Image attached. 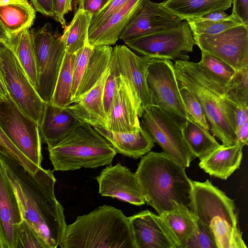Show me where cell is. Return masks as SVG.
<instances>
[{
	"label": "cell",
	"mask_w": 248,
	"mask_h": 248,
	"mask_svg": "<svg viewBox=\"0 0 248 248\" xmlns=\"http://www.w3.org/2000/svg\"><path fill=\"white\" fill-rule=\"evenodd\" d=\"M127 0H109L105 6L92 17L89 30H93L103 24Z\"/></svg>",
	"instance_id": "obj_42"
},
{
	"label": "cell",
	"mask_w": 248,
	"mask_h": 248,
	"mask_svg": "<svg viewBox=\"0 0 248 248\" xmlns=\"http://www.w3.org/2000/svg\"><path fill=\"white\" fill-rule=\"evenodd\" d=\"M23 220L16 193L0 162V233L7 248H16V229Z\"/></svg>",
	"instance_id": "obj_19"
},
{
	"label": "cell",
	"mask_w": 248,
	"mask_h": 248,
	"mask_svg": "<svg viewBox=\"0 0 248 248\" xmlns=\"http://www.w3.org/2000/svg\"><path fill=\"white\" fill-rule=\"evenodd\" d=\"M109 0H79L78 8L91 14L93 17L100 11Z\"/></svg>",
	"instance_id": "obj_45"
},
{
	"label": "cell",
	"mask_w": 248,
	"mask_h": 248,
	"mask_svg": "<svg viewBox=\"0 0 248 248\" xmlns=\"http://www.w3.org/2000/svg\"><path fill=\"white\" fill-rule=\"evenodd\" d=\"M93 46L90 45L89 40L84 46L76 53V58L73 69V83L72 88V103L74 100L85 67L89 60Z\"/></svg>",
	"instance_id": "obj_38"
},
{
	"label": "cell",
	"mask_w": 248,
	"mask_h": 248,
	"mask_svg": "<svg viewBox=\"0 0 248 248\" xmlns=\"http://www.w3.org/2000/svg\"><path fill=\"white\" fill-rule=\"evenodd\" d=\"M173 237L177 248H186L196 231L197 220L187 207L174 202L173 209L159 215Z\"/></svg>",
	"instance_id": "obj_26"
},
{
	"label": "cell",
	"mask_w": 248,
	"mask_h": 248,
	"mask_svg": "<svg viewBox=\"0 0 248 248\" xmlns=\"http://www.w3.org/2000/svg\"><path fill=\"white\" fill-rule=\"evenodd\" d=\"M181 130L189 151L194 156L198 157L200 160L220 145L209 130L188 117Z\"/></svg>",
	"instance_id": "obj_29"
},
{
	"label": "cell",
	"mask_w": 248,
	"mask_h": 248,
	"mask_svg": "<svg viewBox=\"0 0 248 248\" xmlns=\"http://www.w3.org/2000/svg\"><path fill=\"white\" fill-rule=\"evenodd\" d=\"M16 248H46L35 230L24 219L16 229Z\"/></svg>",
	"instance_id": "obj_39"
},
{
	"label": "cell",
	"mask_w": 248,
	"mask_h": 248,
	"mask_svg": "<svg viewBox=\"0 0 248 248\" xmlns=\"http://www.w3.org/2000/svg\"><path fill=\"white\" fill-rule=\"evenodd\" d=\"M0 248H7L0 233Z\"/></svg>",
	"instance_id": "obj_52"
},
{
	"label": "cell",
	"mask_w": 248,
	"mask_h": 248,
	"mask_svg": "<svg viewBox=\"0 0 248 248\" xmlns=\"http://www.w3.org/2000/svg\"><path fill=\"white\" fill-rule=\"evenodd\" d=\"M30 33L37 72L35 90L45 102H49L65 53L62 36L53 32L49 23Z\"/></svg>",
	"instance_id": "obj_7"
},
{
	"label": "cell",
	"mask_w": 248,
	"mask_h": 248,
	"mask_svg": "<svg viewBox=\"0 0 248 248\" xmlns=\"http://www.w3.org/2000/svg\"><path fill=\"white\" fill-rule=\"evenodd\" d=\"M119 74L110 64V72L106 79L103 92V104L107 117L111 107L119 83Z\"/></svg>",
	"instance_id": "obj_41"
},
{
	"label": "cell",
	"mask_w": 248,
	"mask_h": 248,
	"mask_svg": "<svg viewBox=\"0 0 248 248\" xmlns=\"http://www.w3.org/2000/svg\"><path fill=\"white\" fill-rule=\"evenodd\" d=\"M78 121L67 107H61L50 102H45L39 130L41 140L49 149L55 146L73 129Z\"/></svg>",
	"instance_id": "obj_21"
},
{
	"label": "cell",
	"mask_w": 248,
	"mask_h": 248,
	"mask_svg": "<svg viewBox=\"0 0 248 248\" xmlns=\"http://www.w3.org/2000/svg\"><path fill=\"white\" fill-rule=\"evenodd\" d=\"M61 248H136L128 217L110 205L100 206L67 225Z\"/></svg>",
	"instance_id": "obj_3"
},
{
	"label": "cell",
	"mask_w": 248,
	"mask_h": 248,
	"mask_svg": "<svg viewBox=\"0 0 248 248\" xmlns=\"http://www.w3.org/2000/svg\"><path fill=\"white\" fill-rule=\"evenodd\" d=\"M11 36L9 35L0 25V44L7 46L9 44Z\"/></svg>",
	"instance_id": "obj_50"
},
{
	"label": "cell",
	"mask_w": 248,
	"mask_h": 248,
	"mask_svg": "<svg viewBox=\"0 0 248 248\" xmlns=\"http://www.w3.org/2000/svg\"><path fill=\"white\" fill-rule=\"evenodd\" d=\"M145 0H127L103 24L89 31V42L93 46L113 45Z\"/></svg>",
	"instance_id": "obj_20"
},
{
	"label": "cell",
	"mask_w": 248,
	"mask_h": 248,
	"mask_svg": "<svg viewBox=\"0 0 248 248\" xmlns=\"http://www.w3.org/2000/svg\"><path fill=\"white\" fill-rule=\"evenodd\" d=\"M202 52L226 62L236 71L248 65V26L241 24L218 34L193 36Z\"/></svg>",
	"instance_id": "obj_13"
},
{
	"label": "cell",
	"mask_w": 248,
	"mask_h": 248,
	"mask_svg": "<svg viewBox=\"0 0 248 248\" xmlns=\"http://www.w3.org/2000/svg\"><path fill=\"white\" fill-rule=\"evenodd\" d=\"M232 104L236 131L245 123L248 122V108L241 107L233 103H232Z\"/></svg>",
	"instance_id": "obj_46"
},
{
	"label": "cell",
	"mask_w": 248,
	"mask_h": 248,
	"mask_svg": "<svg viewBox=\"0 0 248 248\" xmlns=\"http://www.w3.org/2000/svg\"><path fill=\"white\" fill-rule=\"evenodd\" d=\"M110 72V65L96 84L67 107L77 120L92 126L106 127L107 117L103 104L105 82Z\"/></svg>",
	"instance_id": "obj_22"
},
{
	"label": "cell",
	"mask_w": 248,
	"mask_h": 248,
	"mask_svg": "<svg viewBox=\"0 0 248 248\" xmlns=\"http://www.w3.org/2000/svg\"><path fill=\"white\" fill-rule=\"evenodd\" d=\"M148 59L137 55L126 46L117 45L113 48L110 63L116 73L129 81L139 101L142 114L153 105L147 80Z\"/></svg>",
	"instance_id": "obj_14"
},
{
	"label": "cell",
	"mask_w": 248,
	"mask_h": 248,
	"mask_svg": "<svg viewBox=\"0 0 248 248\" xmlns=\"http://www.w3.org/2000/svg\"><path fill=\"white\" fill-rule=\"evenodd\" d=\"M9 95L6 89L4 81L0 71V99H4L7 98Z\"/></svg>",
	"instance_id": "obj_51"
},
{
	"label": "cell",
	"mask_w": 248,
	"mask_h": 248,
	"mask_svg": "<svg viewBox=\"0 0 248 248\" xmlns=\"http://www.w3.org/2000/svg\"><path fill=\"white\" fill-rule=\"evenodd\" d=\"M140 127L154 142L185 168L190 166L194 156L189 151L181 129L158 107L151 105L142 114Z\"/></svg>",
	"instance_id": "obj_12"
},
{
	"label": "cell",
	"mask_w": 248,
	"mask_h": 248,
	"mask_svg": "<svg viewBox=\"0 0 248 248\" xmlns=\"http://www.w3.org/2000/svg\"><path fill=\"white\" fill-rule=\"evenodd\" d=\"M198 64L206 77L224 92L229 85L236 70L219 59L202 52Z\"/></svg>",
	"instance_id": "obj_33"
},
{
	"label": "cell",
	"mask_w": 248,
	"mask_h": 248,
	"mask_svg": "<svg viewBox=\"0 0 248 248\" xmlns=\"http://www.w3.org/2000/svg\"><path fill=\"white\" fill-rule=\"evenodd\" d=\"M114 148L117 153L134 159L150 152L154 142L149 134L140 128L132 132H114L100 126H93Z\"/></svg>",
	"instance_id": "obj_23"
},
{
	"label": "cell",
	"mask_w": 248,
	"mask_h": 248,
	"mask_svg": "<svg viewBox=\"0 0 248 248\" xmlns=\"http://www.w3.org/2000/svg\"><path fill=\"white\" fill-rule=\"evenodd\" d=\"M232 0H165L161 2L168 11L184 20L199 18L210 12L225 11Z\"/></svg>",
	"instance_id": "obj_27"
},
{
	"label": "cell",
	"mask_w": 248,
	"mask_h": 248,
	"mask_svg": "<svg viewBox=\"0 0 248 248\" xmlns=\"http://www.w3.org/2000/svg\"><path fill=\"white\" fill-rule=\"evenodd\" d=\"M0 162L14 188L23 219L46 248L59 247L67 224L64 209L55 195L53 171L41 168L33 173L0 153Z\"/></svg>",
	"instance_id": "obj_1"
},
{
	"label": "cell",
	"mask_w": 248,
	"mask_h": 248,
	"mask_svg": "<svg viewBox=\"0 0 248 248\" xmlns=\"http://www.w3.org/2000/svg\"><path fill=\"white\" fill-rule=\"evenodd\" d=\"M193 35L218 34L230 28L241 24L238 19L232 14L223 19L211 21L201 18H187Z\"/></svg>",
	"instance_id": "obj_34"
},
{
	"label": "cell",
	"mask_w": 248,
	"mask_h": 248,
	"mask_svg": "<svg viewBox=\"0 0 248 248\" xmlns=\"http://www.w3.org/2000/svg\"><path fill=\"white\" fill-rule=\"evenodd\" d=\"M224 97L232 103L248 108V65L236 71Z\"/></svg>",
	"instance_id": "obj_35"
},
{
	"label": "cell",
	"mask_w": 248,
	"mask_h": 248,
	"mask_svg": "<svg viewBox=\"0 0 248 248\" xmlns=\"http://www.w3.org/2000/svg\"><path fill=\"white\" fill-rule=\"evenodd\" d=\"M228 16L224 11H218L209 13L199 18L208 20L217 21L225 19Z\"/></svg>",
	"instance_id": "obj_49"
},
{
	"label": "cell",
	"mask_w": 248,
	"mask_h": 248,
	"mask_svg": "<svg viewBox=\"0 0 248 248\" xmlns=\"http://www.w3.org/2000/svg\"><path fill=\"white\" fill-rule=\"evenodd\" d=\"M142 113L139 101L129 81L119 74L116 94L107 116L106 128L114 132H132L140 129Z\"/></svg>",
	"instance_id": "obj_16"
},
{
	"label": "cell",
	"mask_w": 248,
	"mask_h": 248,
	"mask_svg": "<svg viewBox=\"0 0 248 248\" xmlns=\"http://www.w3.org/2000/svg\"><path fill=\"white\" fill-rule=\"evenodd\" d=\"M0 126L20 152L38 167H42L39 124L22 111L10 96L0 99Z\"/></svg>",
	"instance_id": "obj_10"
},
{
	"label": "cell",
	"mask_w": 248,
	"mask_h": 248,
	"mask_svg": "<svg viewBox=\"0 0 248 248\" xmlns=\"http://www.w3.org/2000/svg\"><path fill=\"white\" fill-rule=\"evenodd\" d=\"M76 55L65 52L50 102L67 107L72 103L73 74Z\"/></svg>",
	"instance_id": "obj_32"
},
{
	"label": "cell",
	"mask_w": 248,
	"mask_h": 248,
	"mask_svg": "<svg viewBox=\"0 0 248 248\" xmlns=\"http://www.w3.org/2000/svg\"><path fill=\"white\" fill-rule=\"evenodd\" d=\"M93 16L88 12L78 9L62 36L65 52L74 54L88 41V33Z\"/></svg>",
	"instance_id": "obj_30"
},
{
	"label": "cell",
	"mask_w": 248,
	"mask_h": 248,
	"mask_svg": "<svg viewBox=\"0 0 248 248\" xmlns=\"http://www.w3.org/2000/svg\"><path fill=\"white\" fill-rule=\"evenodd\" d=\"M95 179L98 192L102 196L116 198L137 206L145 203L135 173L120 163L108 165Z\"/></svg>",
	"instance_id": "obj_15"
},
{
	"label": "cell",
	"mask_w": 248,
	"mask_h": 248,
	"mask_svg": "<svg viewBox=\"0 0 248 248\" xmlns=\"http://www.w3.org/2000/svg\"><path fill=\"white\" fill-rule=\"evenodd\" d=\"M125 44L141 56L150 58L188 61L187 53L195 45L187 22L128 41Z\"/></svg>",
	"instance_id": "obj_9"
},
{
	"label": "cell",
	"mask_w": 248,
	"mask_h": 248,
	"mask_svg": "<svg viewBox=\"0 0 248 248\" xmlns=\"http://www.w3.org/2000/svg\"><path fill=\"white\" fill-rule=\"evenodd\" d=\"M112 50L113 48L109 46H93L73 102L92 88L108 69Z\"/></svg>",
	"instance_id": "obj_28"
},
{
	"label": "cell",
	"mask_w": 248,
	"mask_h": 248,
	"mask_svg": "<svg viewBox=\"0 0 248 248\" xmlns=\"http://www.w3.org/2000/svg\"><path fill=\"white\" fill-rule=\"evenodd\" d=\"M79 0H53V18L63 28L65 27V15L76 7Z\"/></svg>",
	"instance_id": "obj_43"
},
{
	"label": "cell",
	"mask_w": 248,
	"mask_h": 248,
	"mask_svg": "<svg viewBox=\"0 0 248 248\" xmlns=\"http://www.w3.org/2000/svg\"><path fill=\"white\" fill-rule=\"evenodd\" d=\"M237 142L243 147L248 144V122L245 123L235 131Z\"/></svg>",
	"instance_id": "obj_48"
},
{
	"label": "cell",
	"mask_w": 248,
	"mask_h": 248,
	"mask_svg": "<svg viewBox=\"0 0 248 248\" xmlns=\"http://www.w3.org/2000/svg\"><path fill=\"white\" fill-rule=\"evenodd\" d=\"M243 146L238 142L227 146L220 145L208 155L200 160V167L211 176L226 180L239 169Z\"/></svg>",
	"instance_id": "obj_24"
},
{
	"label": "cell",
	"mask_w": 248,
	"mask_h": 248,
	"mask_svg": "<svg viewBox=\"0 0 248 248\" xmlns=\"http://www.w3.org/2000/svg\"><path fill=\"white\" fill-rule=\"evenodd\" d=\"M190 211L214 239L217 248H247L233 200L209 180H191Z\"/></svg>",
	"instance_id": "obj_4"
},
{
	"label": "cell",
	"mask_w": 248,
	"mask_h": 248,
	"mask_svg": "<svg viewBox=\"0 0 248 248\" xmlns=\"http://www.w3.org/2000/svg\"><path fill=\"white\" fill-rule=\"evenodd\" d=\"M232 13L241 24L248 26V0H232Z\"/></svg>",
	"instance_id": "obj_44"
},
{
	"label": "cell",
	"mask_w": 248,
	"mask_h": 248,
	"mask_svg": "<svg viewBox=\"0 0 248 248\" xmlns=\"http://www.w3.org/2000/svg\"><path fill=\"white\" fill-rule=\"evenodd\" d=\"M0 153L14 159L33 173L40 168L26 157L10 140L0 126Z\"/></svg>",
	"instance_id": "obj_37"
},
{
	"label": "cell",
	"mask_w": 248,
	"mask_h": 248,
	"mask_svg": "<svg viewBox=\"0 0 248 248\" xmlns=\"http://www.w3.org/2000/svg\"><path fill=\"white\" fill-rule=\"evenodd\" d=\"M185 169L164 152L141 157L135 174L145 202L159 215L173 209L174 202L190 209L192 186Z\"/></svg>",
	"instance_id": "obj_2"
},
{
	"label": "cell",
	"mask_w": 248,
	"mask_h": 248,
	"mask_svg": "<svg viewBox=\"0 0 248 248\" xmlns=\"http://www.w3.org/2000/svg\"><path fill=\"white\" fill-rule=\"evenodd\" d=\"M152 105L158 107L181 129L188 116L180 93L174 63L169 59H148L147 77Z\"/></svg>",
	"instance_id": "obj_8"
},
{
	"label": "cell",
	"mask_w": 248,
	"mask_h": 248,
	"mask_svg": "<svg viewBox=\"0 0 248 248\" xmlns=\"http://www.w3.org/2000/svg\"><path fill=\"white\" fill-rule=\"evenodd\" d=\"M35 9L44 16L53 17V0H30Z\"/></svg>",
	"instance_id": "obj_47"
},
{
	"label": "cell",
	"mask_w": 248,
	"mask_h": 248,
	"mask_svg": "<svg viewBox=\"0 0 248 248\" xmlns=\"http://www.w3.org/2000/svg\"><path fill=\"white\" fill-rule=\"evenodd\" d=\"M35 12L27 0H0V25L10 36L29 29Z\"/></svg>",
	"instance_id": "obj_25"
},
{
	"label": "cell",
	"mask_w": 248,
	"mask_h": 248,
	"mask_svg": "<svg viewBox=\"0 0 248 248\" xmlns=\"http://www.w3.org/2000/svg\"><path fill=\"white\" fill-rule=\"evenodd\" d=\"M184 20L166 10L161 3L145 0L122 32L124 43L137 37L174 27Z\"/></svg>",
	"instance_id": "obj_17"
},
{
	"label": "cell",
	"mask_w": 248,
	"mask_h": 248,
	"mask_svg": "<svg viewBox=\"0 0 248 248\" xmlns=\"http://www.w3.org/2000/svg\"><path fill=\"white\" fill-rule=\"evenodd\" d=\"M6 46L16 56L35 89L37 85L36 63L29 30L11 36L9 44Z\"/></svg>",
	"instance_id": "obj_31"
},
{
	"label": "cell",
	"mask_w": 248,
	"mask_h": 248,
	"mask_svg": "<svg viewBox=\"0 0 248 248\" xmlns=\"http://www.w3.org/2000/svg\"><path fill=\"white\" fill-rule=\"evenodd\" d=\"M128 219L136 248H177L159 215L146 210Z\"/></svg>",
	"instance_id": "obj_18"
},
{
	"label": "cell",
	"mask_w": 248,
	"mask_h": 248,
	"mask_svg": "<svg viewBox=\"0 0 248 248\" xmlns=\"http://www.w3.org/2000/svg\"><path fill=\"white\" fill-rule=\"evenodd\" d=\"M0 71L11 99L39 125L45 102L31 84L13 52L2 44H0Z\"/></svg>",
	"instance_id": "obj_11"
},
{
	"label": "cell",
	"mask_w": 248,
	"mask_h": 248,
	"mask_svg": "<svg viewBox=\"0 0 248 248\" xmlns=\"http://www.w3.org/2000/svg\"><path fill=\"white\" fill-rule=\"evenodd\" d=\"M186 248H217L208 231L197 221L195 232L188 240Z\"/></svg>",
	"instance_id": "obj_40"
},
{
	"label": "cell",
	"mask_w": 248,
	"mask_h": 248,
	"mask_svg": "<svg viewBox=\"0 0 248 248\" xmlns=\"http://www.w3.org/2000/svg\"><path fill=\"white\" fill-rule=\"evenodd\" d=\"M178 83L188 117L209 131V124L199 101L186 87L181 83Z\"/></svg>",
	"instance_id": "obj_36"
},
{
	"label": "cell",
	"mask_w": 248,
	"mask_h": 248,
	"mask_svg": "<svg viewBox=\"0 0 248 248\" xmlns=\"http://www.w3.org/2000/svg\"><path fill=\"white\" fill-rule=\"evenodd\" d=\"M175 76L201 104L209 126V131L231 146L237 142L232 104L224 97V92L211 82L200 68L198 63L176 60Z\"/></svg>",
	"instance_id": "obj_5"
},
{
	"label": "cell",
	"mask_w": 248,
	"mask_h": 248,
	"mask_svg": "<svg viewBox=\"0 0 248 248\" xmlns=\"http://www.w3.org/2000/svg\"><path fill=\"white\" fill-rule=\"evenodd\" d=\"M48 150L54 170L57 171L108 165L117 154L110 143L93 126L79 122Z\"/></svg>",
	"instance_id": "obj_6"
}]
</instances>
